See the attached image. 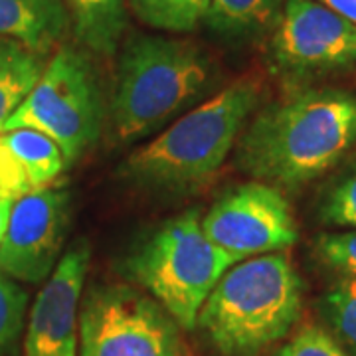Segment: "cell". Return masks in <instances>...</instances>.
Masks as SVG:
<instances>
[{"instance_id": "cell-24", "label": "cell", "mask_w": 356, "mask_h": 356, "mask_svg": "<svg viewBox=\"0 0 356 356\" xmlns=\"http://www.w3.org/2000/svg\"><path fill=\"white\" fill-rule=\"evenodd\" d=\"M14 200L6 198L0 194V242L4 238V232H6V226H8V218H10V210H13Z\"/></svg>"}, {"instance_id": "cell-5", "label": "cell", "mask_w": 356, "mask_h": 356, "mask_svg": "<svg viewBox=\"0 0 356 356\" xmlns=\"http://www.w3.org/2000/svg\"><path fill=\"white\" fill-rule=\"evenodd\" d=\"M196 210L170 218L127 255L123 269L184 331L196 329L204 301L234 259L210 242Z\"/></svg>"}, {"instance_id": "cell-21", "label": "cell", "mask_w": 356, "mask_h": 356, "mask_svg": "<svg viewBox=\"0 0 356 356\" xmlns=\"http://www.w3.org/2000/svg\"><path fill=\"white\" fill-rule=\"evenodd\" d=\"M315 255L323 266L356 280V232L321 234L315 242Z\"/></svg>"}, {"instance_id": "cell-19", "label": "cell", "mask_w": 356, "mask_h": 356, "mask_svg": "<svg viewBox=\"0 0 356 356\" xmlns=\"http://www.w3.org/2000/svg\"><path fill=\"white\" fill-rule=\"evenodd\" d=\"M28 293L0 271V356H13L22 334Z\"/></svg>"}, {"instance_id": "cell-6", "label": "cell", "mask_w": 356, "mask_h": 356, "mask_svg": "<svg viewBox=\"0 0 356 356\" xmlns=\"http://www.w3.org/2000/svg\"><path fill=\"white\" fill-rule=\"evenodd\" d=\"M102 123L103 95L95 67L86 51L62 46L6 121L4 131L34 129L48 135L62 149L70 166L97 143Z\"/></svg>"}, {"instance_id": "cell-2", "label": "cell", "mask_w": 356, "mask_h": 356, "mask_svg": "<svg viewBox=\"0 0 356 356\" xmlns=\"http://www.w3.org/2000/svg\"><path fill=\"white\" fill-rule=\"evenodd\" d=\"M257 103V81L229 83L137 149L121 166V177L139 188L163 194H182L202 186L228 159Z\"/></svg>"}, {"instance_id": "cell-14", "label": "cell", "mask_w": 356, "mask_h": 356, "mask_svg": "<svg viewBox=\"0 0 356 356\" xmlns=\"http://www.w3.org/2000/svg\"><path fill=\"white\" fill-rule=\"evenodd\" d=\"M46 58L16 40L0 36V133L38 83L48 64Z\"/></svg>"}, {"instance_id": "cell-1", "label": "cell", "mask_w": 356, "mask_h": 356, "mask_svg": "<svg viewBox=\"0 0 356 356\" xmlns=\"http://www.w3.org/2000/svg\"><path fill=\"white\" fill-rule=\"evenodd\" d=\"M356 145V97L309 89L264 107L238 145V165L275 188H299L339 165Z\"/></svg>"}, {"instance_id": "cell-10", "label": "cell", "mask_w": 356, "mask_h": 356, "mask_svg": "<svg viewBox=\"0 0 356 356\" xmlns=\"http://www.w3.org/2000/svg\"><path fill=\"white\" fill-rule=\"evenodd\" d=\"M72 196L46 186L13 204L0 242V271L14 281L44 283L60 264L70 228Z\"/></svg>"}, {"instance_id": "cell-4", "label": "cell", "mask_w": 356, "mask_h": 356, "mask_svg": "<svg viewBox=\"0 0 356 356\" xmlns=\"http://www.w3.org/2000/svg\"><path fill=\"white\" fill-rule=\"evenodd\" d=\"M216 83L208 54L188 40L135 34L125 42L111 117L117 140H139L196 107Z\"/></svg>"}, {"instance_id": "cell-11", "label": "cell", "mask_w": 356, "mask_h": 356, "mask_svg": "<svg viewBox=\"0 0 356 356\" xmlns=\"http://www.w3.org/2000/svg\"><path fill=\"white\" fill-rule=\"evenodd\" d=\"M91 250L77 240L44 281L26 327L24 356H77L79 307Z\"/></svg>"}, {"instance_id": "cell-9", "label": "cell", "mask_w": 356, "mask_h": 356, "mask_svg": "<svg viewBox=\"0 0 356 356\" xmlns=\"http://www.w3.org/2000/svg\"><path fill=\"white\" fill-rule=\"evenodd\" d=\"M269 56L283 76L350 70L356 67V28L317 0H285Z\"/></svg>"}, {"instance_id": "cell-23", "label": "cell", "mask_w": 356, "mask_h": 356, "mask_svg": "<svg viewBox=\"0 0 356 356\" xmlns=\"http://www.w3.org/2000/svg\"><path fill=\"white\" fill-rule=\"evenodd\" d=\"M356 28V0H317Z\"/></svg>"}, {"instance_id": "cell-22", "label": "cell", "mask_w": 356, "mask_h": 356, "mask_svg": "<svg viewBox=\"0 0 356 356\" xmlns=\"http://www.w3.org/2000/svg\"><path fill=\"white\" fill-rule=\"evenodd\" d=\"M273 356H350L331 332L317 325H305L273 353Z\"/></svg>"}, {"instance_id": "cell-12", "label": "cell", "mask_w": 356, "mask_h": 356, "mask_svg": "<svg viewBox=\"0 0 356 356\" xmlns=\"http://www.w3.org/2000/svg\"><path fill=\"white\" fill-rule=\"evenodd\" d=\"M72 30L64 0H0V36L48 56Z\"/></svg>"}, {"instance_id": "cell-20", "label": "cell", "mask_w": 356, "mask_h": 356, "mask_svg": "<svg viewBox=\"0 0 356 356\" xmlns=\"http://www.w3.org/2000/svg\"><path fill=\"white\" fill-rule=\"evenodd\" d=\"M323 222L341 228H356V163L339 178L321 202Z\"/></svg>"}, {"instance_id": "cell-16", "label": "cell", "mask_w": 356, "mask_h": 356, "mask_svg": "<svg viewBox=\"0 0 356 356\" xmlns=\"http://www.w3.org/2000/svg\"><path fill=\"white\" fill-rule=\"evenodd\" d=\"M281 0H210L206 20L228 36H243L277 20Z\"/></svg>"}, {"instance_id": "cell-18", "label": "cell", "mask_w": 356, "mask_h": 356, "mask_svg": "<svg viewBox=\"0 0 356 356\" xmlns=\"http://www.w3.org/2000/svg\"><path fill=\"white\" fill-rule=\"evenodd\" d=\"M321 315L334 341L356 356V280L343 277L321 297Z\"/></svg>"}, {"instance_id": "cell-8", "label": "cell", "mask_w": 356, "mask_h": 356, "mask_svg": "<svg viewBox=\"0 0 356 356\" xmlns=\"http://www.w3.org/2000/svg\"><path fill=\"white\" fill-rule=\"evenodd\" d=\"M200 224L206 238L234 264L283 252L299 240V228L287 198L280 188L259 180L224 192Z\"/></svg>"}, {"instance_id": "cell-7", "label": "cell", "mask_w": 356, "mask_h": 356, "mask_svg": "<svg viewBox=\"0 0 356 356\" xmlns=\"http://www.w3.org/2000/svg\"><path fill=\"white\" fill-rule=\"evenodd\" d=\"M79 356H184L180 327L149 295L95 285L79 307Z\"/></svg>"}, {"instance_id": "cell-3", "label": "cell", "mask_w": 356, "mask_h": 356, "mask_svg": "<svg viewBox=\"0 0 356 356\" xmlns=\"http://www.w3.org/2000/svg\"><path fill=\"white\" fill-rule=\"evenodd\" d=\"M301 309L303 283L289 255H257L220 277L196 329L220 356H259L291 332Z\"/></svg>"}, {"instance_id": "cell-17", "label": "cell", "mask_w": 356, "mask_h": 356, "mask_svg": "<svg viewBox=\"0 0 356 356\" xmlns=\"http://www.w3.org/2000/svg\"><path fill=\"white\" fill-rule=\"evenodd\" d=\"M210 0H129L133 14L143 24L166 32H192L206 20Z\"/></svg>"}, {"instance_id": "cell-13", "label": "cell", "mask_w": 356, "mask_h": 356, "mask_svg": "<svg viewBox=\"0 0 356 356\" xmlns=\"http://www.w3.org/2000/svg\"><path fill=\"white\" fill-rule=\"evenodd\" d=\"M77 42L99 56H111L127 26L125 0H64Z\"/></svg>"}, {"instance_id": "cell-15", "label": "cell", "mask_w": 356, "mask_h": 356, "mask_svg": "<svg viewBox=\"0 0 356 356\" xmlns=\"http://www.w3.org/2000/svg\"><path fill=\"white\" fill-rule=\"evenodd\" d=\"M0 137L24 168L32 191L51 186V182L60 177L67 166L62 149L48 135L40 131L13 129V131L0 133Z\"/></svg>"}]
</instances>
